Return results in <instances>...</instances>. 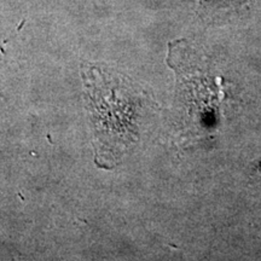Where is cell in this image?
I'll return each mask as SVG.
<instances>
[{
	"label": "cell",
	"instance_id": "6da1fadb",
	"mask_svg": "<svg viewBox=\"0 0 261 261\" xmlns=\"http://www.w3.org/2000/svg\"><path fill=\"white\" fill-rule=\"evenodd\" d=\"M83 77L94 126L96 156L100 152L104 159H119L135 140L137 104L130 86L96 65L83 67Z\"/></svg>",
	"mask_w": 261,
	"mask_h": 261
}]
</instances>
